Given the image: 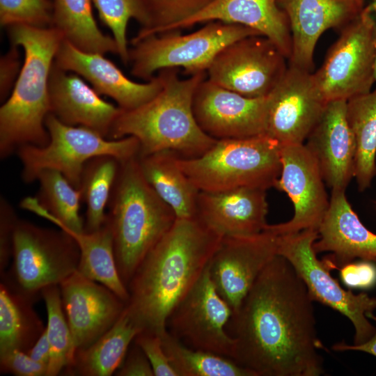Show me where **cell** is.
<instances>
[{"label": "cell", "mask_w": 376, "mask_h": 376, "mask_svg": "<svg viewBox=\"0 0 376 376\" xmlns=\"http://www.w3.org/2000/svg\"><path fill=\"white\" fill-rule=\"evenodd\" d=\"M19 218L9 201L0 198V273L6 271L12 258L13 235Z\"/></svg>", "instance_id": "40"}, {"label": "cell", "mask_w": 376, "mask_h": 376, "mask_svg": "<svg viewBox=\"0 0 376 376\" xmlns=\"http://www.w3.org/2000/svg\"><path fill=\"white\" fill-rule=\"evenodd\" d=\"M277 235L265 228L249 236L224 237L209 263L211 279L235 312L277 253Z\"/></svg>", "instance_id": "16"}, {"label": "cell", "mask_w": 376, "mask_h": 376, "mask_svg": "<svg viewBox=\"0 0 376 376\" xmlns=\"http://www.w3.org/2000/svg\"><path fill=\"white\" fill-rule=\"evenodd\" d=\"M346 116L355 142L354 178L362 191L376 175V88L347 100Z\"/></svg>", "instance_id": "32"}, {"label": "cell", "mask_w": 376, "mask_h": 376, "mask_svg": "<svg viewBox=\"0 0 376 376\" xmlns=\"http://www.w3.org/2000/svg\"><path fill=\"white\" fill-rule=\"evenodd\" d=\"M198 30L182 34L169 31L132 40L129 63L133 76L149 81L166 68L183 69L187 76L206 72L218 53L229 44L261 35L245 26L210 21Z\"/></svg>", "instance_id": "7"}, {"label": "cell", "mask_w": 376, "mask_h": 376, "mask_svg": "<svg viewBox=\"0 0 376 376\" xmlns=\"http://www.w3.org/2000/svg\"><path fill=\"white\" fill-rule=\"evenodd\" d=\"M36 180L39 190L36 197H26L20 203L22 208L52 222L65 231L81 233L84 222L79 214L81 194L59 171H41Z\"/></svg>", "instance_id": "28"}, {"label": "cell", "mask_w": 376, "mask_h": 376, "mask_svg": "<svg viewBox=\"0 0 376 376\" xmlns=\"http://www.w3.org/2000/svg\"><path fill=\"white\" fill-rule=\"evenodd\" d=\"M80 251L75 239L63 229L47 228L18 219L9 269L1 281L37 300L41 290L59 285L77 270Z\"/></svg>", "instance_id": "9"}, {"label": "cell", "mask_w": 376, "mask_h": 376, "mask_svg": "<svg viewBox=\"0 0 376 376\" xmlns=\"http://www.w3.org/2000/svg\"><path fill=\"white\" fill-rule=\"evenodd\" d=\"M100 95L79 75L54 63L49 80L50 113L61 122L89 128L108 139L120 109Z\"/></svg>", "instance_id": "23"}, {"label": "cell", "mask_w": 376, "mask_h": 376, "mask_svg": "<svg viewBox=\"0 0 376 376\" xmlns=\"http://www.w3.org/2000/svg\"><path fill=\"white\" fill-rule=\"evenodd\" d=\"M376 21L370 6L344 27L318 72L316 86L328 102L347 100L371 91L374 77Z\"/></svg>", "instance_id": "11"}, {"label": "cell", "mask_w": 376, "mask_h": 376, "mask_svg": "<svg viewBox=\"0 0 376 376\" xmlns=\"http://www.w3.org/2000/svg\"><path fill=\"white\" fill-rule=\"evenodd\" d=\"M18 46L13 45L0 60V97L6 100L19 75L22 67Z\"/></svg>", "instance_id": "43"}, {"label": "cell", "mask_w": 376, "mask_h": 376, "mask_svg": "<svg viewBox=\"0 0 376 376\" xmlns=\"http://www.w3.org/2000/svg\"><path fill=\"white\" fill-rule=\"evenodd\" d=\"M0 370L17 376H47V366L33 361L26 352L15 350L0 354Z\"/></svg>", "instance_id": "41"}, {"label": "cell", "mask_w": 376, "mask_h": 376, "mask_svg": "<svg viewBox=\"0 0 376 376\" xmlns=\"http://www.w3.org/2000/svg\"><path fill=\"white\" fill-rule=\"evenodd\" d=\"M45 126L49 134L46 146L24 145L16 152L25 183H32L41 171L52 169L79 189L84 164L89 159L111 155L123 162L139 154V142L134 136L109 139L89 128L65 125L52 113L47 115Z\"/></svg>", "instance_id": "8"}, {"label": "cell", "mask_w": 376, "mask_h": 376, "mask_svg": "<svg viewBox=\"0 0 376 376\" xmlns=\"http://www.w3.org/2000/svg\"><path fill=\"white\" fill-rule=\"evenodd\" d=\"M107 207L117 267L127 287L146 255L177 218L144 178L138 156L120 162Z\"/></svg>", "instance_id": "5"}, {"label": "cell", "mask_w": 376, "mask_h": 376, "mask_svg": "<svg viewBox=\"0 0 376 376\" xmlns=\"http://www.w3.org/2000/svg\"><path fill=\"white\" fill-rule=\"evenodd\" d=\"M375 46H376V31H375ZM374 77H375V80L376 81V54H375V63H374Z\"/></svg>", "instance_id": "48"}, {"label": "cell", "mask_w": 376, "mask_h": 376, "mask_svg": "<svg viewBox=\"0 0 376 376\" xmlns=\"http://www.w3.org/2000/svg\"><path fill=\"white\" fill-rule=\"evenodd\" d=\"M118 376H153L152 366L141 347L133 341L120 368Z\"/></svg>", "instance_id": "44"}, {"label": "cell", "mask_w": 376, "mask_h": 376, "mask_svg": "<svg viewBox=\"0 0 376 376\" xmlns=\"http://www.w3.org/2000/svg\"><path fill=\"white\" fill-rule=\"evenodd\" d=\"M66 232L75 239L79 248L80 256L77 271L84 276L106 286L127 303L129 292L119 275L112 230L107 219L100 228L91 233Z\"/></svg>", "instance_id": "29"}, {"label": "cell", "mask_w": 376, "mask_h": 376, "mask_svg": "<svg viewBox=\"0 0 376 376\" xmlns=\"http://www.w3.org/2000/svg\"><path fill=\"white\" fill-rule=\"evenodd\" d=\"M267 189L242 187L199 191L196 217L221 237L256 235L268 224Z\"/></svg>", "instance_id": "22"}, {"label": "cell", "mask_w": 376, "mask_h": 376, "mask_svg": "<svg viewBox=\"0 0 376 376\" xmlns=\"http://www.w3.org/2000/svg\"><path fill=\"white\" fill-rule=\"evenodd\" d=\"M266 97H246L206 77L194 93L193 112L201 130L217 140L260 136L265 134Z\"/></svg>", "instance_id": "17"}, {"label": "cell", "mask_w": 376, "mask_h": 376, "mask_svg": "<svg viewBox=\"0 0 376 376\" xmlns=\"http://www.w3.org/2000/svg\"><path fill=\"white\" fill-rule=\"evenodd\" d=\"M346 102H328L304 142L331 191L345 190L354 178L355 142L347 120Z\"/></svg>", "instance_id": "21"}, {"label": "cell", "mask_w": 376, "mask_h": 376, "mask_svg": "<svg viewBox=\"0 0 376 376\" xmlns=\"http://www.w3.org/2000/svg\"><path fill=\"white\" fill-rule=\"evenodd\" d=\"M176 159L199 191L268 189L274 187L281 171L280 146L265 134L217 140L200 156L177 155Z\"/></svg>", "instance_id": "6"}, {"label": "cell", "mask_w": 376, "mask_h": 376, "mask_svg": "<svg viewBox=\"0 0 376 376\" xmlns=\"http://www.w3.org/2000/svg\"><path fill=\"white\" fill-rule=\"evenodd\" d=\"M149 24L132 40L172 30L176 25L200 13L214 0H141Z\"/></svg>", "instance_id": "37"}, {"label": "cell", "mask_w": 376, "mask_h": 376, "mask_svg": "<svg viewBox=\"0 0 376 376\" xmlns=\"http://www.w3.org/2000/svg\"><path fill=\"white\" fill-rule=\"evenodd\" d=\"M0 24L7 27L13 25L52 26V1L0 0Z\"/></svg>", "instance_id": "38"}, {"label": "cell", "mask_w": 376, "mask_h": 376, "mask_svg": "<svg viewBox=\"0 0 376 376\" xmlns=\"http://www.w3.org/2000/svg\"><path fill=\"white\" fill-rule=\"evenodd\" d=\"M327 103L313 74L289 65L266 97L265 135L280 146L304 143Z\"/></svg>", "instance_id": "14"}, {"label": "cell", "mask_w": 376, "mask_h": 376, "mask_svg": "<svg viewBox=\"0 0 376 376\" xmlns=\"http://www.w3.org/2000/svg\"><path fill=\"white\" fill-rule=\"evenodd\" d=\"M340 277L350 288L368 289L376 284V265L372 261H352L340 268Z\"/></svg>", "instance_id": "42"}, {"label": "cell", "mask_w": 376, "mask_h": 376, "mask_svg": "<svg viewBox=\"0 0 376 376\" xmlns=\"http://www.w3.org/2000/svg\"><path fill=\"white\" fill-rule=\"evenodd\" d=\"M370 6L372 8L373 13L376 17V0H372V3Z\"/></svg>", "instance_id": "47"}, {"label": "cell", "mask_w": 376, "mask_h": 376, "mask_svg": "<svg viewBox=\"0 0 376 376\" xmlns=\"http://www.w3.org/2000/svg\"><path fill=\"white\" fill-rule=\"evenodd\" d=\"M120 161L111 155H100L89 159L81 173L79 190L86 204L84 231L100 228L107 219L105 212L114 185Z\"/></svg>", "instance_id": "33"}, {"label": "cell", "mask_w": 376, "mask_h": 376, "mask_svg": "<svg viewBox=\"0 0 376 376\" xmlns=\"http://www.w3.org/2000/svg\"><path fill=\"white\" fill-rule=\"evenodd\" d=\"M13 45L24 58L14 88L0 108V158L24 145L45 146L49 141L45 119L50 113L49 80L62 33L55 27H8Z\"/></svg>", "instance_id": "4"}, {"label": "cell", "mask_w": 376, "mask_h": 376, "mask_svg": "<svg viewBox=\"0 0 376 376\" xmlns=\"http://www.w3.org/2000/svg\"><path fill=\"white\" fill-rule=\"evenodd\" d=\"M142 331L125 306L116 323L90 346L75 352L68 375L110 376L121 366L135 337Z\"/></svg>", "instance_id": "26"}, {"label": "cell", "mask_w": 376, "mask_h": 376, "mask_svg": "<svg viewBox=\"0 0 376 376\" xmlns=\"http://www.w3.org/2000/svg\"><path fill=\"white\" fill-rule=\"evenodd\" d=\"M161 338L178 376H256L230 358L185 345L168 331Z\"/></svg>", "instance_id": "34"}, {"label": "cell", "mask_w": 376, "mask_h": 376, "mask_svg": "<svg viewBox=\"0 0 376 376\" xmlns=\"http://www.w3.org/2000/svg\"><path fill=\"white\" fill-rule=\"evenodd\" d=\"M101 22L112 33L124 64H129L130 55L127 28L131 19L136 20L141 29L148 27L149 17L141 0H93Z\"/></svg>", "instance_id": "36"}, {"label": "cell", "mask_w": 376, "mask_h": 376, "mask_svg": "<svg viewBox=\"0 0 376 376\" xmlns=\"http://www.w3.org/2000/svg\"><path fill=\"white\" fill-rule=\"evenodd\" d=\"M313 302L294 267L277 254L228 324L232 359L256 376L323 374Z\"/></svg>", "instance_id": "1"}, {"label": "cell", "mask_w": 376, "mask_h": 376, "mask_svg": "<svg viewBox=\"0 0 376 376\" xmlns=\"http://www.w3.org/2000/svg\"><path fill=\"white\" fill-rule=\"evenodd\" d=\"M35 301L1 281L0 354L15 350L26 352L45 329L33 309Z\"/></svg>", "instance_id": "30"}, {"label": "cell", "mask_w": 376, "mask_h": 376, "mask_svg": "<svg viewBox=\"0 0 376 376\" xmlns=\"http://www.w3.org/2000/svg\"><path fill=\"white\" fill-rule=\"evenodd\" d=\"M93 0H52L53 24L78 49L90 53L118 54L113 37L98 28L92 10Z\"/></svg>", "instance_id": "31"}, {"label": "cell", "mask_w": 376, "mask_h": 376, "mask_svg": "<svg viewBox=\"0 0 376 376\" xmlns=\"http://www.w3.org/2000/svg\"><path fill=\"white\" fill-rule=\"evenodd\" d=\"M26 353L35 361L48 366L50 358V346L47 338V329H45Z\"/></svg>", "instance_id": "45"}, {"label": "cell", "mask_w": 376, "mask_h": 376, "mask_svg": "<svg viewBox=\"0 0 376 376\" xmlns=\"http://www.w3.org/2000/svg\"><path fill=\"white\" fill-rule=\"evenodd\" d=\"M40 295L47 313L46 327L50 346V358L47 376H56L73 363L75 350L72 337L63 310L59 285L44 288Z\"/></svg>", "instance_id": "35"}, {"label": "cell", "mask_w": 376, "mask_h": 376, "mask_svg": "<svg viewBox=\"0 0 376 376\" xmlns=\"http://www.w3.org/2000/svg\"><path fill=\"white\" fill-rule=\"evenodd\" d=\"M134 342L147 357L155 376H178L164 350L161 336L141 331Z\"/></svg>", "instance_id": "39"}, {"label": "cell", "mask_w": 376, "mask_h": 376, "mask_svg": "<svg viewBox=\"0 0 376 376\" xmlns=\"http://www.w3.org/2000/svg\"><path fill=\"white\" fill-rule=\"evenodd\" d=\"M59 288L75 352L90 346L107 332L127 304L108 288L77 271Z\"/></svg>", "instance_id": "18"}, {"label": "cell", "mask_w": 376, "mask_h": 376, "mask_svg": "<svg viewBox=\"0 0 376 376\" xmlns=\"http://www.w3.org/2000/svg\"><path fill=\"white\" fill-rule=\"evenodd\" d=\"M281 171L274 187L285 191L294 206V215L285 223L265 227L277 235L306 229L318 230L329 201L315 157L304 143L280 146Z\"/></svg>", "instance_id": "15"}, {"label": "cell", "mask_w": 376, "mask_h": 376, "mask_svg": "<svg viewBox=\"0 0 376 376\" xmlns=\"http://www.w3.org/2000/svg\"><path fill=\"white\" fill-rule=\"evenodd\" d=\"M286 59L267 37L249 36L218 53L206 72L207 79L246 97H264L284 76Z\"/></svg>", "instance_id": "13"}, {"label": "cell", "mask_w": 376, "mask_h": 376, "mask_svg": "<svg viewBox=\"0 0 376 376\" xmlns=\"http://www.w3.org/2000/svg\"><path fill=\"white\" fill-rule=\"evenodd\" d=\"M345 190H332L328 210L313 243L317 253L328 251L325 262L331 269L341 267L357 258L376 262V234L360 221L349 203Z\"/></svg>", "instance_id": "24"}, {"label": "cell", "mask_w": 376, "mask_h": 376, "mask_svg": "<svg viewBox=\"0 0 376 376\" xmlns=\"http://www.w3.org/2000/svg\"><path fill=\"white\" fill-rule=\"evenodd\" d=\"M103 55L84 52L63 39L56 52L54 64L88 81L99 95L113 99L122 110L141 106L162 89V78L159 72L146 82H135Z\"/></svg>", "instance_id": "20"}, {"label": "cell", "mask_w": 376, "mask_h": 376, "mask_svg": "<svg viewBox=\"0 0 376 376\" xmlns=\"http://www.w3.org/2000/svg\"><path fill=\"white\" fill-rule=\"evenodd\" d=\"M178 68L158 72L162 88L151 100L130 110H122L108 136L109 139L134 136L139 142L138 156L171 151L182 157H196L217 141L197 123L192 103L196 88L207 77L201 72L182 79Z\"/></svg>", "instance_id": "3"}, {"label": "cell", "mask_w": 376, "mask_h": 376, "mask_svg": "<svg viewBox=\"0 0 376 376\" xmlns=\"http://www.w3.org/2000/svg\"><path fill=\"white\" fill-rule=\"evenodd\" d=\"M223 237L196 217L176 219L127 285L126 307L142 331L162 336L168 318L208 266Z\"/></svg>", "instance_id": "2"}, {"label": "cell", "mask_w": 376, "mask_h": 376, "mask_svg": "<svg viewBox=\"0 0 376 376\" xmlns=\"http://www.w3.org/2000/svg\"><path fill=\"white\" fill-rule=\"evenodd\" d=\"M318 238V230L313 229L277 235V253L292 265L313 301L337 311L351 321L355 331L354 345L363 343L376 330L367 317L376 308V298L364 292L356 295L340 286L331 275V267L317 258L313 243Z\"/></svg>", "instance_id": "10"}, {"label": "cell", "mask_w": 376, "mask_h": 376, "mask_svg": "<svg viewBox=\"0 0 376 376\" xmlns=\"http://www.w3.org/2000/svg\"><path fill=\"white\" fill-rule=\"evenodd\" d=\"M286 14L292 36L289 64L311 72L313 54L320 36L327 29L340 31L363 10V0H277Z\"/></svg>", "instance_id": "19"}, {"label": "cell", "mask_w": 376, "mask_h": 376, "mask_svg": "<svg viewBox=\"0 0 376 376\" xmlns=\"http://www.w3.org/2000/svg\"><path fill=\"white\" fill-rule=\"evenodd\" d=\"M367 317L376 321V316L373 313H368ZM332 349L335 351H361L376 357V330L373 336L363 343L350 345L343 342L338 343L334 345Z\"/></svg>", "instance_id": "46"}, {"label": "cell", "mask_w": 376, "mask_h": 376, "mask_svg": "<svg viewBox=\"0 0 376 376\" xmlns=\"http://www.w3.org/2000/svg\"><path fill=\"white\" fill-rule=\"evenodd\" d=\"M233 311L217 290L209 265L167 320V331L185 345L232 359L235 341L227 331Z\"/></svg>", "instance_id": "12"}, {"label": "cell", "mask_w": 376, "mask_h": 376, "mask_svg": "<svg viewBox=\"0 0 376 376\" xmlns=\"http://www.w3.org/2000/svg\"><path fill=\"white\" fill-rule=\"evenodd\" d=\"M210 21L247 26L269 38L289 60L292 36L288 18L277 0H214L200 13L171 31L187 29Z\"/></svg>", "instance_id": "25"}, {"label": "cell", "mask_w": 376, "mask_h": 376, "mask_svg": "<svg viewBox=\"0 0 376 376\" xmlns=\"http://www.w3.org/2000/svg\"><path fill=\"white\" fill-rule=\"evenodd\" d=\"M176 157L173 152L162 151L138 156V161L146 180L176 218H194L199 191L179 166Z\"/></svg>", "instance_id": "27"}]
</instances>
